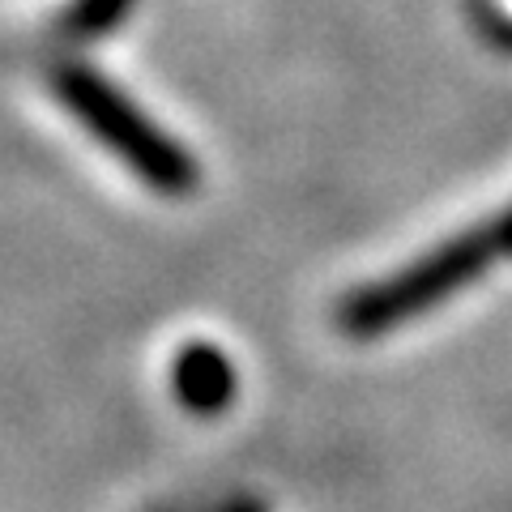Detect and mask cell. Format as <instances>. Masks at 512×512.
I'll return each instance as SVG.
<instances>
[{
  "mask_svg": "<svg viewBox=\"0 0 512 512\" xmlns=\"http://www.w3.org/2000/svg\"><path fill=\"white\" fill-rule=\"evenodd\" d=\"M500 256H512V210L487 222L483 231H470V235L453 239V244L427 252L419 265L402 269L397 278L367 286L363 295L346 303L342 325L350 333H380L389 325H402V320L427 312L436 299L474 282L491 261H500Z\"/></svg>",
  "mask_w": 512,
  "mask_h": 512,
  "instance_id": "obj_1",
  "label": "cell"
},
{
  "mask_svg": "<svg viewBox=\"0 0 512 512\" xmlns=\"http://www.w3.org/2000/svg\"><path fill=\"white\" fill-rule=\"evenodd\" d=\"M56 90H60V103L86 124V133H94V141H103V146L116 154L120 163L133 167V175H141L150 188L188 192L197 184L192 158L175 146L167 133H158V128L141 116L120 90H111L103 77H94L86 69H64Z\"/></svg>",
  "mask_w": 512,
  "mask_h": 512,
  "instance_id": "obj_2",
  "label": "cell"
},
{
  "mask_svg": "<svg viewBox=\"0 0 512 512\" xmlns=\"http://www.w3.org/2000/svg\"><path fill=\"white\" fill-rule=\"evenodd\" d=\"M175 393H180L192 410H218L235 393L231 363L210 346H192L188 355L175 363Z\"/></svg>",
  "mask_w": 512,
  "mask_h": 512,
  "instance_id": "obj_3",
  "label": "cell"
}]
</instances>
